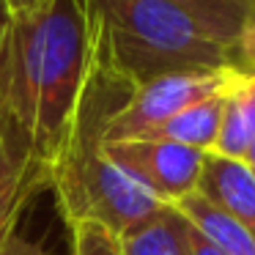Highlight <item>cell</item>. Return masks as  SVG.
Instances as JSON below:
<instances>
[{
	"mask_svg": "<svg viewBox=\"0 0 255 255\" xmlns=\"http://www.w3.org/2000/svg\"><path fill=\"white\" fill-rule=\"evenodd\" d=\"M222 44L242 74H255V8L244 0H167Z\"/></svg>",
	"mask_w": 255,
	"mask_h": 255,
	"instance_id": "cell-5",
	"label": "cell"
},
{
	"mask_svg": "<svg viewBox=\"0 0 255 255\" xmlns=\"http://www.w3.org/2000/svg\"><path fill=\"white\" fill-rule=\"evenodd\" d=\"M242 162H244V165H247L250 170L255 173V143L250 145V151H247V154H244V159H242Z\"/></svg>",
	"mask_w": 255,
	"mask_h": 255,
	"instance_id": "cell-16",
	"label": "cell"
},
{
	"mask_svg": "<svg viewBox=\"0 0 255 255\" xmlns=\"http://www.w3.org/2000/svg\"><path fill=\"white\" fill-rule=\"evenodd\" d=\"M198 192L255 236V173L244 162L209 154Z\"/></svg>",
	"mask_w": 255,
	"mask_h": 255,
	"instance_id": "cell-7",
	"label": "cell"
},
{
	"mask_svg": "<svg viewBox=\"0 0 255 255\" xmlns=\"http://www.w3.org/2000/svg\"><path fill=\"white\" fill-rule=\"evenodd\" d=\"M189 247H192V255H222L220 250H217L211 242H206L192 225H189Z\"/></svg>",
	"mask_w": 255,
	"mask_h": 255,
	"instance_id": "cell-15",
	"label": "cell"
},
{
	"mask_svg": "<svg viewBox=\"0 0 255 255\" xmlns=\"http://www.w3.org/2000/svg\"><path fill=\"white\" fill-rule=\"evenodd\" d=\"M0 255H50V253H47L39 242H33V239H28L25 233L17 231V233H11L6 247L0 250Z\"/></svg>",
	"mask_w": 255,
	"mask_h": 255,
	"instance_id": "cell-13",
	"label": "cell"
},
{
	"mask_svg": "<svg viewBox=\"0 0 255 255\" xmlns=\"http://www.w3.org/2000/svg\"><path fill=\"white\" fill-rule=\"evenodd\" d=\"M72 255H121V244L102 225L83 222L72 228Z\"/></svg>",
	"mask_w": 255,
	"mask_h": 255,
	"instance_id": "cell-12",
	"label": "cell"
},
{
	"mask_svg": "<svg viewBox=\"0 0 255 255\" xmlns=\"http://www.w3.org/2000/svg\"><path fill=\"white\" fill-rule=\"evenodd\" d=\"M44 0H0V25L6 22L8 17H17V14H25L30 8L41 6Z\"/></svg>",
	"mask_w": 255,
	"mask_h": 255,
	"instance_id": "cell-14",
	"label": "cell"
},
{
	"mask_svg": "<svg viewBox=\"0 0 255 255\" xmlns=\"http://www.w3.org/2000/svg\"><path fill=\"white\" fill-rule=\"evenodd\" d=\"M52 184V170L33 159L22 145L0 134V250L19 231V217L28 203Z\"/></svg>",
	"mask_w": 255,
	"mask_h": 255,
	"instance_id": "cell-6",
	"label": "cell"
},
{
	"mask_svg": "<svg viewBox=\"0 0 255 255\" xmlns=\"http://www.w3.org/2000/svg\"><path fill=\"white\" fill-rule=\"evenodd\" d=\"M228 91H222V94H217V96H209V99L181 110L178 116H173L170 121L156 127L154 132H148L145 137L148 140H167V143H178V145H187V148H198V151L211 154L214 140H217V134H220L222 107H225Z\"/></svg>",
	"mask_w": 255,
	"mask_h": 255,
	"instance_id": "cell-11",
	"label": "cell"
},
{
	"mask_svg": "<svg viewBox=\"0 0 255 255\" xmlns=\"http://www.w3.org/2000/svg\"><path fill=\"white\" fill-rule=\"evenodd\" d=\"M121 255H192L189 222L173 206H162L156 214L118 236Z\"/></svg>",
	"mask_w": 255,
	"mask_h": 255,
	"instance_id": "cell-10",
	"label": "cell"
},
{
	"mask_svg": "<svg viewBox=\"0 0 255 255\" xmlns=\"http://www.w3.org/2000/svg\"><path fill=\"white\" fill-rule=\"evenodd\" d=\"M206 242H211L222 255H255V236L242 228L233 217H228L222 209H217L209 198L195 192L178 198L170 203Z\"/></svg>",
	"mask_w": 255,
	"mask_h": 255,
	"instance_id": "cell-8",
	"label": "cell"
},
{
	"mask_svg": "<svg viewBox=\"0 0 255 255\" xmlns=\"http://www.w3.org/2000/svg\"><path fill=\"white\" fill-rule=\"evenodd\" d=\"M244 3H250V6H253V8H255V0H244Z\"/></svg>",
	"mask_w": 255,
	"mask_h": 255,
	"instance_id": "cell-17",
	"label": "cell"
},
{
	"mask_svg": "<svg viewBox=\"0 0 255 255\" xmlns=\"http://www.w3.org/2000/svg\"><path fill=\"white\" fill-rule=\"evenodd\" d=\"M102 151L107 156H113L118 165L129 167L167 206L198 189L206 156H209L206 151L167 143V140H148V137L116 140V143L102 140Z\"/></svg>",
	"mask_w": 255,
	"mask_h": 255,
	"instance_id": "cell-4",
	"label": "cell"
},
{
	"mask_svg": "<svg viewBox=\"0 0 255 255\" xmlns=\"http://www.w3.org/2000/svg\"><path fill=\"white\" fill-rule=\"evenodd\" d=\"M255 143V74H242L225 94L220 134L211 154L242 162Z\"/></svg>",
	"mask_w": 255,
	"mask_h": 255,
	"instance_id": "cell-9",
	"label": "cell"
},
{
	"mask_svg": "<svg viewBox=\"0 0 255 255\" xmlns=\"http://www.w3.org/2000/svg\"><path fill=\"white\" fill-rule=\"evenodd\" d=\"M85 3L96 25L102 63L129 91L165 74L239 72L231 52L167 0Z\"/></svg>",
	"mask_w": 255,
	"mask_h": 255,
	"instance_id": "cell-2",
	"label": "cell"
},
{
	"mask_svg": "<svg viewBox=\"0 0 255 255\" xmlns=\"http://www.w3.org/2000/svg\"><path fill=\"white\" fill-rule=\"evenodd\" d=\"M99 66L85 0H44L0 25V134L55 167Z\"/></svg>",
	"mask_w": 255,
	"mask_h": 255,
	"instance_id": "cell-1",
	"label": "cell"
},
{
	"mask_svg": "<svg viewBox=\"0 0 255 255\" xmlns=\"http://www.w3.org/2000/svg\"><path fill=\"white\" fill-rule=\"evenodd\" d=\"M236 77H242V74L231 72V69H225V72H181L137 85L127 96V102L110 116L105 127V143L145 137L181 110L228 91L236 83Z\"/></svg>",
	"mask_w": 255,
	"mask_h": 255,
	"instance_id": "cell-3",
	"label": "cell"
}]
</instances>
